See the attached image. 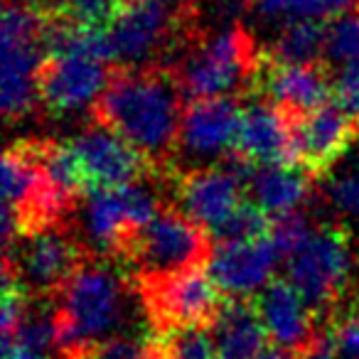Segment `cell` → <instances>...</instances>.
Masks as SVG:
<instances>
[{
  "mask_svg": "<svg viewBox=\"0 0 359 359\" xmlns=\"http://www.w3.org/2000/svg\"><path fill=\"white\" fill-rule=\"evenodd\" d=\"M339 359H359V310H349L332 325Z\"/></svg>",
  "mask_w": 359,
  "mask_h": 359,
  "instance_id": "29",
  "label": "cell"
},
{
  "mask_svg": "<svg viewBox=\"0 0 359 359\" xmlns=\"http://www.w3.org/2000/svg\"><path fill=\"white\" fill-rule=\"evenodd\" d=\"M241 111L244 106L236 104L231 96L190 101L180 123L177 150L187 160L200 163H212L231 155L239 138Z\"/></svg>",
  "mask_w": 359,
  "mask_h": 359,
  "instance_id": "11",
  "label": "cell"
},
{
  "mask_svg": "<svg viewBox=\"0 0 359 359\" xmlns=\"http://www.w3.org/2000/svg\"><path fill=\"white\" fill-rule=\"evenodd\" d=\"M254 86L290 118L330 104V76L320 65H283L261 55Z\"/></svg>",
  "mask_w": 359,
  "mask_h": 359,
  "instance_id": "13",
  "label": "cell"
},
{
  "mask_svg": "<svg viewBox=\"0 0 359 359\" xmlns=\"http://www.w3.org/2000/svg\"><path fill=\"white\" fill-rule=\"evenodd\" d=\"M81 231L91 249L99 254H123L126 244L135 234L123 187H99L86 192L81 207Z\"/></svg>",
  "mask_w": 359,
  "mask_h": 359,
  "instance_id": "18",
  "label": "cell"
},
{
  "mask_svg": "<svg viewBox=\"0 0 359 359\" xmlns=\"http://www.w3.org/2000/svg\"><path fill=\"white\" fill-rule=\"evenodd\" d=\"M313 234V226L308 222V215L303 210L293 212V215H283V217H276L271 222V229H269V239L276 244V249L280 251L283 259H288L300 244H303L308 236Z\"/></svg>",
  "mask_w": 359,
  "mask_h": 359,
  "instance_id": "27",
  "label": "cell"
},
{
  "mask_svg": "<svg viewBox=\"0 0 359 359\" xmlns=\"http://www.w3.org/2000/svg\"><path fill=\"white\" fill-rule=\"evenodd\" d=\"M271 229L269 215L261 212L254 202H241L219 226L210 234L215 246L219 244H246L266 236Z\"/></svg>",
  "mask_w": 359,
  "mask_h": 359,
  "instance_id": "24",
  "label": "cell"
},
{
  "mask_svg": "<svg viewBox=\"0 0 359 359\" xmlns=\"http://www.w3.org/2000/svg\"><path fill=\"white\" fill-rule=\"evenodd\" d=\"M79 244L55 226L22 236L3 259V269L15 273L27 295L57 293L79 271Z\"/></svg>",
  "mask_w": 359,
  "mask_h": 359,
  "instance_id": "9",
  "label": "cell"
},
{
  "mask_svg": "<svg viewBox=\"0 0 359 359\" xmlns=\"http://www.w3.org/2000/svg\"><path fill=\"white\" fill-rule=\"evenodd\" d=\"M60 293V349L69 359H86L126 323V288L111 266L81 264Z\"/></svg>",
  "mask_w": 359,
  "mask_h": 359,
  "instance_id": "2",
  "label": "cell"
},
{
  "mask_svg": "<svg viewBox=\"0 0 359 359\" xmlns=\"http://www.w3.org/2000/svg\"><path fill=\"white\" fill-rule=\"evenodd\" d=\"M334 101L344 109V114L359 123V62L337 72L334 76Z\"/></svg>",
  "mask_w": 359,
  "mask_h": 359,
  "instance_id": "28",
  "label": "cell"
},
{
  "mask_svg": "<svg viewBox=\"0 0 359 359\" xmlns=\"http://www.w3.org/2000/svg\"><path fill=\"white\" fill-rule=\"evenodd\" d=\"M40 6H45L52 15L69 22V25L99 32L109 30L111 22L123 11L118 0H47V3H40Z\"/></svg>",
  "mask_w": 359,
  "mask_h": 359,
  "instance_id": "23",
  "label": "cell"
},
{
  "mask_svg": "<svg viewBox=\"0 0 359 359\" xmlns=\"http://www.w3.org/2000/svg\"><path fill=\"white\" fill-rule=\"evenodd\" d=\"M310 172L300 165H259L246 182L249 197L269 217L300 212L310 195Z\"/></svg>",
  "mask_w": 359,
  "mask_h": 359,
  "instance_id": "19",
  "label": "cell"
},
{
  "mask_svg": "<svg viewBox=\"0 0 359 359\" xmlns=\"http://www.w3.org/2000/svg\"><path fill=\"white\" fill-rule=\"evenodd\" d=\"M143 298L148 318L158 332L197 327V325L212 327L224 308L222 290L202 266L182 273L143 280Z\"/></svg>",
  "mask_w": 359,
  "mask_h": 359,
  "instance_id": "8",
  "label": "cell"
},
{
  "mask_svg": "<svg viewBox=\"0 0 359 359\" xmlns=\"http://www.w3.org/2000/svg\"><path fill=\"white\" fill-rule=\"evenodd\" d=\"M241 190L244 182L226 165H207L177 177L175 197L180 202V212L210 236L241 205Z\"/></svg>",
  "mask_w": 359,
  "mask_h": 359,
  "instance_id": "14",
  "label": "cell"
},
{
  "mask_svg": "<svg viewBox=\"0 0 359 359\" xmlns=\"http://www.w3.org/2000/svg\"><path fill=\"white\" fill-rule=\"evenodd\" d=\"M121 3V8H128V6H133V3H140V0H118Z\"/></svg>",
  "mask_w": 359,
  "mask_h": 359,
  "instance_id": "33",
  "label": "cell"
},
{
  "mask_svg": "<svg viewBox=\"0 0 359 359\" xmlns=\"http://www.w3.org/2000/svg\"><path fill=\"white\" fill-rule=\"evenodd\" d=\"M182 96L175 72L165 67L121 69L94 114L148 160H163L177 148Z\"/></svg>",
  "mask_w": 359,
  "mask_h": 359,
  "instance_id": "1",
  "label": "cell"
},
{
  "mask_svg": "<svg viewBox=\"0 0 359 359\" xmlns=\"http://www.w3.org/2000/svg\"><path fill=\"white\" fill-rule=\"evenodd\" d=\"M234 153L254 165H300L293 118L269 101L246 104Z\"/></svg>",
  "mask_w": 359,
  "mask_h": 359,
  "instance_id": "15",
  "label": "cell"
},
{
  "mask_svg": "<svg viewBox=\"0 0 359 359\" xmlns=\"http://www.w3.org/2000/svg\"><path fill=\"white\" fill-rule=\"evenodd\" d=\"M217 359H259L269 347V332L249 300H229L212 323Z\"/></svg>",
  "mask_w": 359,
  "mask_h": 359,
  "instance_id": "20",
  "label": "cell"
},
{
  "mask_svg": "<svg viewBox=\"0 0 359 359\" xmlns=\"http://www.w3.org/2000/svg\"><path fill=\"white\" fill-rule=\"evenodd\" d=\"M256 310L273 344L303 354L315 337L313 310L288 280H273L256 298Z\"/></svg>",
  "mask_w": 359,
  "mask_h": 359,
  "instance_id": "17",
  "label": "cell"
},
{
  "mask_svg": "<svg viewBox=\"0 0 359 359\" xmlns=\"http://www.w3.org/2000/svg\"><path fill=\"white\" fill-rule=\"evenodd\" d=\"M47 27L50 13L37 0H6L0 106L8 121L27 116L40 101V79L47 62Z\"/></svg>",
  "mask_w": 359,
  "mask_h": 359,
  "instance_id": "3",
  "label": "cell"
},
{
  "mask_svg": "<svg viewBox=\"0 0 359 359\" xmlns=\"http://www.w3.org/2000/svg\"><path fill=\"white\" fill-rule=\"evenodd\" d=\"M261 55L244 25L195 35L190 50L182 55L175 76L190 101L224 99L244 84H254Z\"/></svg>",
  "mask_w": 359,
  "mask_h": 359,
  "instance_id": "4",
  "label": "cell"
},
{
  "mask_svg": "<svg viewBox=\"0 0 359 359\" xmlns=\"http://www.w3.org/2000/svg\"><path fill=\"white\" fill-rule=\"evenodd\" d=\"M207 251V231L182 212L165 210L130 236L121 256L138 269L143 280H150L197 269Z\"/></svg>",
  "mask_w": 359,
  "mask_h": 359,
  "instance_id": "6",
  "label": "cell"
},
{
  "mask_svg": "<svg viewBox=\"0 0 359 359\" xmlns=\"http://www.w3.org/2000/svg\"><path fill=\"white\" fill-rule=\"evenodd\" d=\"M280 251L269 239V234L246 244H219L210 251L207 273L231 300H246L259 295L269 283H273L276 266L280 264Z\"/></svg>",
  "mask_w": 359,
  "mask_h": 359,
  "instance_id": "12",
  "label": "cell"
},
{
  "mask_svg": "<svg viewBox=\"0 0 359 359\" xmlns=\"http://www.w3.org/2000/svg\"><path fill=\"white\" fill-rule=\"evenodd\" d=\"M295 145H298L300 168L310 175H325L357 138V123L344 114L337 101L315 109L313 114H305L293 118Z\"/></svg>",
  "mask_w": 359,
  "mask_h": 359,
  "instance_id": "16",
  "label": "cell"
},
{
  "mask_svg": "<svg viewBox=\"0 0 359 359\" xmlns=\"http://www.w3.org/2000/svg\"><path fill=\"white\" fill-rule=\"evenodd\" d=\"M325 35L327 25L323 20L288 22L280 27L264 55L283 65H320L325 60Z\"/></svg>",
  "mask_w": 359,
  "mask_h": 359,
  "instance_id": "21",
  "label": "cell"
},
{
  "mask_svg": "<svg viewBox=\"0 0 359 359\" xmlns=\"http://www.w3.org/2000/svg\"><path fill=\"white\" fill-rule=\"evenodd\" d=\"M249 8L269 22H280V27L295 20H325L323 0H249Z\"/></svg>",
  "mask_w": 359,
  "mask_h": 359,
  "instance_id": "26",
  "label": "cell"
},
{
  "mask_svg": "<svg viewBox=\"0 0 359 359\" xmlns=\"http://www.w3.org/2000/svg\"><path fill=\"white\" fill-rule=\"evenodd\" d=\"M323 62L337 69L359 62V13H344L327 25Z\"/></svg>",
  "mask_w": 359,
  "mask_h": 359,
  "instance_id": "25",
  "label": "cell"
},
{
  "mask_svg": "<svg viewBox=\"0 0 359 359\" xmlns=\"http://www.w3.org/2000/svg\"><path fill=\"white\" fill-rule=\"evenodd\" d=\"M259 359H300V354L293 352V349L280 347V344H269Z\"/></svg>",
  "mask_w": 359,
  "mask_h": 359,
  "instance_id": "32",
  "label": "cell"
},
{
  "mask_svg": "<svg viewBox=\"0 0 359 359\" xmlns=\"http://www.w3.org/2000/svg\"><path fill=\"white\" fill-rule=\"evenodd\" d=\"M354 6H359V0H323L325 15H344V13H352Z\"/></svg>",
  "mask_w": 359,
  "mask_h": 359,
  "instance_id": "31",
  "label": "cell"
},
{
  "mask_svg": "<svg viewBox=\"0 0 359 359\" xmlns=\"http://www.w3.org/2000/svg\"><path fill=\"white\" fill-rule=\"evenodd\" d=\"M86 359H145V344L128 337H111L101 342Z\"/></svg>",
  "mask_w": 359,
  "mask_h": 359,
  "instance_id": "30",
  "label": "cell"
},
{
  "mask_svg": "<svg viewBox=\"0 0 359 359\" xmlns=\"http://www.w3.org/2000/svg\"><path fill=\"white\" fill-rule=\"evenodd\" d=\"M352 271L349 239L339 226H318L285 259V280L303 295L313 313L330 308Z\"/></svg>",
  "mask_w": 359,
  "mask_h": 359,
  "instance_id": "7",
  "label": "cell"
},
{
  "mask_svg": "<svg viewBox=\"0 0 359 359\" xmlns=\"http://www.w3.org/2000/svg\"><path fill=\"white\" fill-rule=\"evenodd\" d=\"M192 0H140L123 8L106 30L111 65L123 69L153 67L150 60L175 40H192Z\"/></svg>",
  "mask_w": 359,
  "mask_h": 359,
  "instance_id": "5",
  "label": "cell"
},
{
  "mask_svg": "<svg viewBox=\"0 0 359 359\" xmlns=\"http://www.w3.org/2000/svg\"><path fill=\"white\" fill-rule=\"evenodd\" d=\"M145 359H217L212 327H177L145 342Z\"/></svg>",
  "mask_w": 359,
  "mask_h": 359,
  "instance_id": "22",
  "label": "cell"
},
{
  "mask_svg": "<svg viewBox=\"0 0 359 359\" xmlns=\"http://www.w3.org/2000/svg\"><path fill=\"white\" fill-rule=\"evenodd\" d=\"M67 143L72 145L79 160L86 192L99 187L111 190V187L133 185L140 182L150 170V160L104 123L86 126Z\"/></svg>",
  "mask_w": 359,
  "mask_h": 359,
  "instance_id": "10",
  "label": "cell"
}]
</instances>
